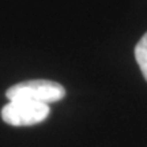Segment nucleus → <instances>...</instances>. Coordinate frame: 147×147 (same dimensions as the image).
<instances>
[{"label": "nucleus", "mask_w": 147, "mask_h": 147, "mask_svg": "<svg viewBox=\"0 0 147 147\" xmlns=\"http://www.w3.org/2000/svg\"><path fill=\"white\" fill-rule=\"evenodd\" d=\"M49 116V105L27 101H10L1 109V119L14 127L38 124Z\"/></svg>", "instance_id": "nucleus-2"}, {"label": "nucleus", "mask_w": 147, "mask_h": 147, "mask_svg": "<svg viewBox=\"0 0 147 147\" xmlns=\"http://www.w3.org/2000/svg\"><path fill=\"white\" fill-rule=\"evenodd\" d=\"M135 59L143 76L147 80V33L140 38V41L135 47Z\"/></svg>", "instance_id": "nucleus-3"}, {"label": "nucleus", "mask_w": 147, "mask_h": 147, "mask_svg": "<svg viewBox=\"0 0 147 147\" xmlns=\"http://www.w3.org/2000/svg\"><path fill=\"white\" fill-rule=\"evenodd\" d=\"M5 95L8 101H27L49 105L63 100L65 97V89L53 80L34 79L11 86Z\"/></svg>", "instance_id": "nucleus-1"}]
</instances>
